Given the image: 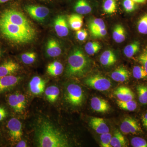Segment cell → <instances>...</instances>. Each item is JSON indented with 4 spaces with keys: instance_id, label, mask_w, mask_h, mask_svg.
<instances>
[{
    "instance_id": "obj_1",
    "label": "cell",
    "mask_w": 147,
    "mask_h": 147,
    "mask_svg": "<svg viewBox=\"0 0 147 147\" xmlns=\"http://www.w3.org/2000/svg\"><path fill=\"white\" fill-rule=\"evenodd\" d=\"M36 137L40 147H67L68 139L49 121L43 120L37 125Z\"/></svg>"
},
{
    "instance_id": "obj_2",
    "label": "cell",
    "mask_w": 147,
    "mask_h": 147,
    "mask_svg": "<svg viewBox=\"0 0 147 147\" xmlns=\"http://www.w3.org/2000/svg\"><path fill=\"white\" fill-rule=\"evenodd\" d=\"M90 64L89 59L83 50L79 47H76L69 56L67 75L68 76H83L88 70Z\"/></svg>"
},
{
    "instance_id": "obj_3",
    "label": "cell",
    "mask_w": 147,
    "mask_h": 147,
    "mask_svg": "<svg viewBox=\"0 0 147 147\" xmlns=\"http://www.w3.org/2000/svg\"><path fill=\"white\" fill-rule=\"evenodd\" d=\"M66 98L69 103L73 106L82 105L84 98L82 88L77 84H69L67 87Z\"/></svg>"
},
{
    "instance_id": "obj_4",
    "label": "cell",
    "mask_w": 147,
    "mask_h": 147,
    "mask_svg": "<svg viewBox=\"0 0 147 147\" xmlns=\"http://www.w3.org/2000/svg\"><path fill=\"white\" fill-rule=\"evenodd\" d=\"M84 84L88 86L100 91H105L112 87L110 79L99 74L92 75L85 80Z\"/></svg>"
},
{
    "instance_id": "obj_5",
    "label": "cell",
    "mask_w": 147,
    "mask_h": 147,
    "mask_svg": "<svg viewBox=\"0 0 147 147\" xmlns=\"http://www.w3.org/2000/svg\"><path fill=\"white\" fill-rule=\"evenodd\" d=\"M9 136L11 142H18L22 139L23 129L21 122L16 118H11L6 125Z\"/></svg>"
},
{
    "instance_id": "obj_6",
    "label": "cell",
    "mask_w": 147,
    "mask_h": 147,
    "mask_svg": "<svg viewBox=\"0 0 147 147\" xmlns=\"http://www.w3.org/2000/svg\"><path fill=\"white\" fill-rule=\"evenodd\" d=\"M8 105L15 113L22 114L25 110L26 99L25 96L20 93L15 92L7 96Z\"/></svg>"
},
{
    "instance_id": "obj_7",
    "label": "cell",
    "mask_w": 147,
    "mask_h": 147,
    "mask_svg": "<svg viewBox=\"0 0 147 147\" xmlns=\"http://www.w3.org/2000/svg\"><path fill=\"white\" fill-rule=\"evenodd\" d=\"M25 9L32 18L38 21L45 20L50 13L49 9L43 6L27 5Z\"/></svg>"
},
{
    "instance_id": "obj_8",
    "label": "cell",
    "mask_w": 147,
    "mask_h": 147,
    "mask_svg": "<svg viewBox=\"0 0 147 147\" xmlns=\"http://www.w3.org/2000/svg\"><path fill=\"white\" fill-rule=\"evenodd\" d=\"M121 131L123 134H138L141 129L139 124L135 119L127 117L122 122L120 127Z\"/></svg>"
},
{
    "instance_id": "obj_9",
    "label": "cell",
    "mask_w": 147,
    "mask_h": 147,
    "mask_svg": "<svg viewBox=\"0 0 147 147\" xmlns=\"http://www.w3.org/2000/svg\"><path fill=\"white\" fill-rule=\"evenodd\" d=\"M21 77L14 75L0 77V94L9 91L21 82Z\"/></svg>"
},
{
    "instance_id": "obj_10",
    "label": "cell",
    "mask_w": 147,
    "mask_h": 147,
    "mask_svg": "<svg viewBox=\"0 0 147 147\" xmlns=\"http://www.w3.org/2000/svg\"><path fill=\"white\" fill-rule=\"evenodd\" d=\"M20 68L19 64L11 59H7L0 63V77L14 75Z\"/></svg>"
},
{
    "instance_id": "obj_11",
    "label": "cell",
    "mask_w": 147,
    "mask_h": 147,
    "mask_svg": "<svg viewBox=\"0 0 147 147\" xmlns=\"http://www.w3.org/2000/svg\"><path fill=\"white\" fill-rule=\"evenodd\" d=\"M54 28L58 36L61 37L66 36L69 31L68 24L65 17L63 16H58L54 22Z\"/></svg>"
},
{
    "instance_id": "obj_12",
    "label": "cell",
    "mask_w": 147,
    "mask_h": 147,
    "mask_svg": "<svg viewBox=\"0 0 147 147\" xmlns=\"http://www.w3.org/2000/svg\"><path fill=\"white\" fill-rule=\"evenodd\" d=\"M46 82L39 76H35L29 83V88L33 94L39 95L45 90Z\"/></svg>"
},
{
    "instance_id": "obj_13",
    "label": "cell",
    "mask_w": 147,
    "mask_h": 147,
    "mask_svg": "<svg viewBox=\"0 0 147 147\" xmlns=\"http://www.w3.org/2000/svg\"><path fill=\"white\" fill-rule=\"evenodd\" d=\"M90 126L98 134L109 132L110 129L104 119L99 117H92L89 121Z\"/></svg>"
},
{
    "instance_id": "obj_14",
    "label": "cell",
    "mask_w": 147,
    "mask_h": 147,
    "mask_svg": "<svg viewBox=\"0 0 147 147\" xmlns=\"http://www.w3.org/2000/svg\"><path fill=\"white\" fill-rule=\"evenodd\" d=\"M90 104L92 109L97 113H107L110 110V105L108 101L100 98L93 97Z\"/></svg>"
},
{
    "instance_id": "obj_15",
    "label": "cell",
    "mask_w": 147,
    "mask_h": 147,
    "mask_svg": "<svg viewBox=\"0 0 147 147\" xmlns=\"http://www.w3.org/2000/svg\"><path fill=\"white\" fill-rule=\"evenodd\" d=\"M114 94L119 100L126 101L134 99V94L131 89L127 87L121 86L114 92Z\"/></svg>"
},
{
    "instance_id": "obj_16",
    "label": "cell",
    "mask_w": 147,
    "mask_h": 147,
    "mask_svg": "<svg viewBox=\"0 0 147 147\" xmlns=\"http://www.w3.org/2000/svg\"><path fill=\"white\" fill-rule=\"evenodd\" d=\"M46 52L48 57H56L61 54L62 50L58 41L54 38H51L47 41Z\"/></svg>"
},
{
    "instance_id": "obj_17",
    "label": "cell",
    "mask_w": 147,
    "mask_h": 147,
    "mask_svg": "<svg viewBox=\"0 0 147 147\" xmlns=\"http://www.w3.org/2000/svg\"><path fill=\"white\" fill-rule=\"evenodd\" d=\"M111 76L115 82H125L129 79V72L124 67H119L112 72Z\"/></svg>"
},
{
    "instance_id": "obj_18",
    "label": "cell",
    "mask_w": 147,
    "mask_h": 147,
    "mask_svg": "<svg viewBox=\"0 0 147 147\" xmlns=\"http://www.w3.org/2000/svg\"><path fill=\"white\" fill-rule=\"evenodd\" d=\"M110 144L113 147H125L128 146V142L126 138L118 130H116L114 132Z\"/></svg>"
},
{
    "instance_id": "obj_19",
    "label": "cell",
    "mask_w": 147,
    "mask_h": 147,
    "mask_svg": "<svg viewBox=\"0 0 147 147\" xmlns=\"http://www.w3.org/2000/svg\"><path fill=\"white\" fill-rule=\"evenodd\" d=\"M115 55L112 50H107L104 51L100 56V63L104 66H110L115 64L117 61Z\"/></svg>"
},
{
    "instance_id": "obj_20",
    "label": "cell",
    "mask_w": 147,
    "mask_h": 147,
    "mask_svg": "<svg viewBox=\"0 0 147 147\" xmlns=\"http://www.w3.org/2000/svg\"><path fill=\"white\" fill-rule=\"evenodd\" d=\"M63 71L62 64L57 61L49 63L47 65V71L50 76H57L61 75Z\"/></svg>"
},
{
    "instance_id": "obj_21",
    "label": "cell",
    "mask_w": 147,
    "mask_h": 147,
    "mask_svg": "<svg viewBox=\"0 0 147 147\" xmlns=\"http://www.w3.org/2000/svg\"><path fill=\"white\" fill-rule=\"evenodd\" d=\"M76 13L81 15L87 14L92 11V7L86 0H78L74 6Z\"/></svg>"
},
{
    "instance_id": "obj_22",
    "label": "cell",
    "mask_w": 147,
    "mask_h": 147,
    "mask_svg": "<svg viewBox=\"0 0 147 147\" xmlns=\"http://www.w3.org/2000/svg\"><path fill=\"white\" fill-rule=\"evenodd\" d=\"M126 37L125 30L123 26L121 25H116L113 33V38L114 40L117 43H121L123 42Z\"/></svg>"
},
{
    "instance_id": "obj_23",
    "label": "cell",
    "mask_w": 147,
    "mask_h": 147,
    "mask_svg": "<svg viewBox=\"0 0 147 147\" xmlns=\"http://www.w3.org/2000/svg\"><path fill=\"white\" fill-rule=\"evenodd\" d=\"M68 22L72 30L75 31L79 30L83 26V18L79 14H71L69 17Z\"/></svg>"
},
{
    "instance_id": "obj_24",
    "label": "cell",
    "mask_w": 147,
    "mask_h": 147,
    "mask_svg": "<svg viewBox=\"0 0 147 147\" xmlns=\"http://www.w3.org/2000/svg\"><path fill=\"white\" fill-rule=\"evenodd\" d=\"M45 93L47 100L50 102H54L59 97L60 90L57 86H50L46 89Z\"/></svg>"
},
{
    "instance_id": "obj_25",
    "label": "cell",
    "mask_w": 147,
    "mask_h": 147,
    "mask_svg": "<svg viewBox=\"0 0 147 147\" xmlns=\"http://www.w3.org/2000/svg\"><path fill=\"white\" fill-rule=\"evenodd\" d=\"M139 49L140 43L139 41H134L125 46L123 50V53L127 57L130 58L139 52Z\"/></svg>"
},
{
    "instance_id": "obj_26",
    "label": "cell",
    "mask_w": 147,
    "mask_h": 147,
    "mask_svg": "<svg viewBox=\"0 0 147 147\" xmlns=\"http://www.w3.org/2000/svg\"><path fill=\"white\" fill-rule=\"evenodd\" d=\"M117 103L121 109L126 111H134L136 110L137 107V102L133 100L126 101L117 100Z\"/></svg>"
},
{
    "instance_id": "obj_27",
    "label": "cell",
    "mask_w": 147,
    "mask_h": 147,
    "mask_svg": "<svg viewBox=\"0 0 147 147\" xmlns=\"http://www.w3.org/2000/svg\"><path fill=\"white\" fill-rule=\"evenodd\" d=\"M90 33L101 29L106 28L104 21L100 18H95L90 21L88 25Z\"/></svg>"
},
{
    "instance_id": "obj_28",
    "label": "cell",
    "mask_w": 147,
    "mask_h": 147,
    "mask_svg": "<svg viewBox=\"0 0 147 147\" xmlns=\"http://www.w3.org/2000/svg\"><path fill=\"white\" fill-rule=\"evenodd\" d=\"M137 90L139 102L143 105L147 104V86L139 85L137 86Z\"/></svg>"
},
{
    "instance_id": "obj_29",
    "label": "cell",
    "mask_w": 147,
    "mask_h": 147,
    "mask_svg": "<svg viewBox=\"0 0 147 147\" xmlns=\"http://www.w3.org/2000/svg\"><path fill=\"white\" fill-rule=\"evenodd\" d=\"M101 49L99 43L96 41L88 42L85 45V49L88 55H92L98 53Z\"/></svg>"
},
{
    "instance_id": "obj_30",
    "label": "cell",
    "mask_w": 147,
    "mask_h": 147,
    "mask_svg": "<svg viewBox=\"0 0 147 147\" xmlns=\"http://www.w3.org/2000/svg\"><path fill=\"white\" fill-rule=\"evenodd\" d=\"M133 77L137 79H147V72L143 66H135L132 69Z\"/></svg>"
},
{
    "instance_id": "obj_31",
    "label": "cell",
    "mask_w": 147,
    "mask_h": 147,
    "mask_svg": "<svg viewBox=\"0 0 147 147\" xmlns=\"http://www.w3.org/2000/svg\"><path fill=\"white\" fill-rule=\"evenodd\" d=\"M138 32L142 34H147V13L140 18L137 23Z\"/></svg>"
},
{
    "instance_id": "obj_32",
    "label": "cell",
    "mask_w": 147,
    "mask_h": 147,
    "mask_svg": "<svg viewBox=\"0 0 147 147\" xmlns=\"http://www.w3.org/2000/svg\"><path fill=\"white\" fill-rule=\"evenodd\" d=\"M36 58V55L34 52H28L21 55V61L25 64L30 65L34 62Z\"/></svg>"
},
{
    "instance_id": "obj_33",
    "label": "cell",
    "mask_w": 147,
    "mask_h": 147,
    "mask_svg": "<svg viewBox=\"0 0 147 147\" xmlns=\"http://www.w3.org/2000/svg\"><path fill=\"white\" fill-rule=\"evenodd\" d=\"M117 7L116 0H105L103 3V10L106 13H112L115 11Z\"/></svg>"
},
{
    "instance_id": "obj_34",
    "label": "cell",
    "mask_w": 147,
    "mask_h": 147,
    "mask_svg": "<svg viewBox=\"0 0 147 147\" xmlns=\"http://www.w3.org/2000/svg\"><path fill=\"white\" fill-rule=\"evenodd\" d=\"M112 134L109 132L100 134V145L102 147H111V142Z\"/></svg>"
},
{
    "instance_id": "obj_35",
    "label": "cell",
    "mask_w": 147,
    "mask_h": 147,
    "mask_svg": "<svg viewBox=\"0 0 147 147\" xmlns=\"http://www.w3.org/2000/svg\"><path fill=\"white\" fill-rule=\"evenodd\" d=\"M131 144L134 147H147V142L141 137H134L132 138Z\"/></svg>"
},
{
    "instance_id": "obj_36",
    "label": "cell",
    "mask_w": 147,
    "mask_h": 147,
    "mask_svg": "<svg viewBox=\"0 0 147 147\" xmlns=\"http://www.w3.org/2000/svg\"><path fill=\"white\" fill-rule=\"evenodd\" d=\"M123 5L125 10L127 12H132L136 9V3L132 0H124Z\"/></svg>"
},
{
    "instance_id": "obj_37",
    "label": "cell",
    "mask_w": 147,
    "mask_h": 147,
    "mask_svg": "<svg viewBox=\"0 0 147 147\" xmlns=\"http://www.w3.org/2000/svg\"><path fill=\"white\" fill-rule=\"evenodd\" d=\"M138 60L142 66L147 72V50H146L139 56Z\"/></svg>"
},
{
    "instance_id": "obj_38",
    "label": "cell",
    "mask_w": 147,
    "mask_h": 147,
    "mask_svg": "<svg viewBox=\"0 0 147 147\" xmlns=\"http://www.w3.org/2000/svg\"><path fill=\"white\" fill-rule=\"evenodd\" d=\"M88 35V32L85 29H80L79 30L76 31V38L80 41H84L86 39Z\"/></svg>"
},
{
    "instance_id": "obj_39",
    "label": "cell",
    "mask_w": 147,
    "mask_h": 147,
    "mask_svg": "<svg viewBox=\"0 0 147 147\" xmlns=\"http://www.w3.org/2000/svg\"><path fill=\"white\" fill-rule=\"evenodd\" d=\"M107 33L106 28L102 29L91 33L92 35L95 38H101L105 36Z\"/></svg>"
},
{
    "instance_id": "obj_40",
    "label": "cell",
    "mask_w": 147,
    "mask_h": 147,
    "mask_svg": "<svg viewBox=\"0 0 147 147\" xmlns=\"http://www.w3.org/2000/svg\"><path fill=\"white\" fill-rule=\"evenodd\" d=\"M8 116V112L4 106L0 105V122L2 121Z\"/></svg>"
},
{
    "instance_id": "obj_41",
    "label": "cell",
    "mask_w": 147,
    "mask_h": 147,
    "mask_svg": "<svg viewBox=\"0 0 147 147\" xmlns=\"http://www.w3.org/2000/svg\"><path fill=\"white\" fill-rule=\"evenodd\" d=\"M142 121L143 126L147 129V113L142 115Z\"/></svg>"
},
{
    "instance_id": "obj_42",
    "label": "cell",
    "mask_w": 147,
    "mask_h": 147,
    "mask_svg": "<svg viewBox=\"0 0 147 147\" xmlns=\"http://www.w3.org/2000/svg\"><path fill=\"white\" fill-rule=\"evenodd\" d=\"M16 147H27V142L24 140H21L17 143L16 145Z\"/></svg>"
},
{
    "instance_id": "obj_43",
    "label": "cell",
    "mask_w": 147,
    "mask_h": 147,
    "mask_svg": "<svg viewBox=\"0 0 147 147\" xmlns=\"http://www.w3.org/2000/svg\"><path fill=\"white\" fill-rule=\"evenodd\" d=\"M5 54V51L4 49L2 47L1 45H0V61L4 57Z\"/></svg>"
},
{
    "instance_id": "obj_44",
    "label": "cell",
    "mask_w": 147,
    "mask_h": 147,
    "mask_svg": "<svg viewBox=\"0 0 147 147\" xmlns=\"http://www.w3.org/2000/svg\"><path fill=\"white\" fill-rule=\"evenodd\" d=\"M11 1H13V0H0V5L8 3Z\"/></svg>"
},
{
    "instance_id": "obj_45",
    "label": "cell",
    "mask_w": 147,
    "mask_h": 147,
    "mask_svg": "<svg viewBox=\"0 0 147 147\" xmlns=\"http://www.w3.org/2000/svg\"><path fill=\"white\" fill-rule=\"evenodd\" d=\"M135 3H144L146 0H132Z\"/></svg>"
},
{
    "instance_id": "obj_46",
    "label": "cell",
    "mask_w": 147,
    "mask_h": 147,
    "mask_svg": "<svg viewBox=\"0 0 147 147\" xmlns=\"http://www.w3.org/2000/svg\"><path fill=\"white\" fill-rule=\"evenodd\" d=\"M45 1H47V0H45Z\"/></svg>"
}]
</instances>
